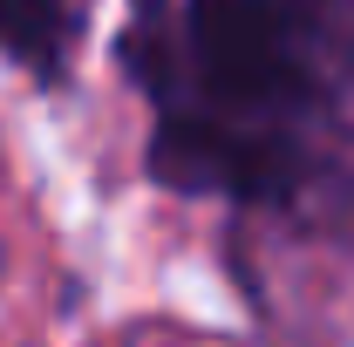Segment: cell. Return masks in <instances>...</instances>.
I'll return each instance as SVG.
<instances>
[{"instance_id": "1", "label": "cell", "mask_w": 354, "mask_h": 347, "mask_svg": "<svg viewBox=\"0 0 354 347\" xmlns=\"http://www.w3.org/2000/svg\"><path fill=\"white\" fill-rule=\"evenodd\" d=\"M334 41V0H191V102L164 109H198L252 136H293L286 123L320 102V62Z\"/></svg>"}, {"instance_id": "2", "label": "cell", "mask_w": 354, "mask_h": 347, "mask_svg": "<svg viewBox=\"0 0 354 347\" xmlns=\"http://www.w3.org/2000/svg\"><path fill=\"white\" fill-rule=\"evenodd\" d=\"M68 7L62 0H0V55H14L21 68H35L41 82L62 75L68 62Z\"/></svg>"}]
</instances>
